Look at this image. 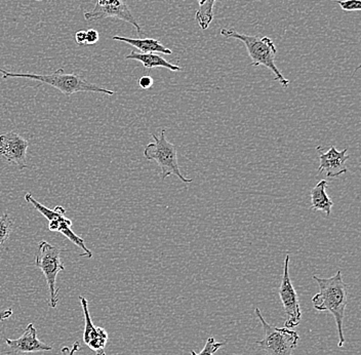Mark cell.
<instances>
[{"mask_svg": "<svg viewBox=\"0 0 361 355\" xmlns=\"http://www.w3.org/2000/svg\"><path fill=\"white\" fill-rule=\"evenodd\" d=\"M198 4H200V6H202L203 4H204L207 0H197Z\"/></svg>", "mask_w": 361, "mask_h": 355, "instance_id": "obj_26", "label": "cell"}, {"mask_svg": "<svg viewBox=\"0 0 361 355\" xmlns=\"http://www.w3.org/2000/svg\"><path fill=\"white\" fill-rule=\"evenodd\" d=\"M337 4L346 11H354L361 10L360 0H338Z\"/></svg>", "mask_w": 361, "mask_h": 355, "instance_id": "obj_20", "label": "cell"}, {"mask_svg": "<svg viewBox=\"0 0 361 355\" xmlns=\"http://www.w3.org/2000/svg\"><path fill=\"white\" fill-rule=\"evenodd\" d=\"M224 346V343H218L216 342V340L213 338V337H209L207 339V343H205L204 347L202 350V352L197 354V352L193 351L192 350L191 355H214L220 349L221 347Z\"/></svg>", "mask_w": 361, "mask_h": 355, "instance_id": "obj_19", "label": "cell"}, {"mask_svg": "<svg viewBox=\"0 0 361 355\" xmlns=\"http://www.w3.org/2000/svg\"><path fill=\"white\" fill-rule=\"evenodd\" d=\"M13 315V311L11 309H4V311H0V322H4V320H8L11 316Z\"/></svg>", "mask_w": 361, "mask_h": 355, "instance_id": "obj_25", "label": "cell"}, {"mask_svg": "<svg viewBox=\"0 0 361 355\" xmlns=\"http://www.w3.org/2000/svg\"><path fill=\"white\" fill-rule=\"evenodd\" d=\"M326 187L327 181L320 180L311 189V209L314 210V211L324 212L327 218H329L331 207H334V201L327 195Z\"/></svg>", "mask_w": 361, "mask_h": 355, "instance_id": "obj_15", "label": "cell"}, {"mask_svg": "<svg viewBox=\"0 0 361 355\" xmlns=\"http://www.w3.org/2000/svg\"><path fill=\"white\" fill-rule=\"evenodd\" d=\"M255 314L265 332L263 340L257 342L259 347L271 355H292L299 342V334L288 327H276L269 325L259 308L255 309Z\"/></svg>", "mask_w": 361, "mask_h": 355, "instance_id": "obj_6", "label": "cell"}, {"mask_svg": "<svg viewBox=\"0 0 361 355\" xmlns=\"http://www.w3.org/2000/svg\"><path fill=\"white\" fill-rule=\"evenodd\" d=\"M216 0H207L196 11L195 19L202 30H207L214 19V6Z\"/></svg>", "mask_w": 361, "mask_h": 355, "instance_id": "obj_17", "label": "cell"}, {"mask_svg": "<svg viewBox=\"0 0 361 355\" xmlns=\"http://www.w3.org/2000/svg\"><path fill=\"white\" fill-rule=\"evenodd\" d=\"M221 35L225 36L226 38H234L243 42L247 47L248 56L252 59V66L262 65L268 68L274 73L275 80L279 81L284 89L288 88L290 81L282 76L281 70L275 64L277 49L271 38L267 36L259 37V36L247 35V34L238 33L235 30H229V29H222Z\"/></svg>", "mask_w": 361, "mask_h": 355, "instance_id": "obj_3", "label": "cell"}, {"mask_svg": "<svg viewBox=\"0 0 361 355\" xmlns=\"http://www.w3.org/2000/svg\"><path fill=\"white\" fill-rule=\"evenodd\" d=\"M35 265L44 273L49 286V305L51 308L55 309L58 306L60 293V288H56V277L61 271L65 270L64 263L61 258V251L47 241H40L35 255Z\"/></svg>", "mask_w": 361, "mask_h": 355, "instance_id": "obj_5", "label": "cell"}, {"mask_svg": "<svg viewBox=\"0 0 361 355\" xmlns=\"http://www.w3.org/2000/svg\"><path fill=\"white\" fill-rule=\"evenodd\" d=\"M152 138L154 143L147 145L144 150V157L149 162H157L161 172V180H166L169 176H176L185 184L193 182V179L185 178L180 173L177 148L166 140V130H162L160 136L152 133Z\"/></svg>", "mask_w": 361, "mask_h": 355, "instance_id": "obj_4", "label": "cell"}, {"mask_svg": "<svg viewBox=\"0 0 361 355\" xmlns=\"http://www.w3.org/2000/svg\"><path fill=\"white\" fill-rule=\"evenodd\" d=\"M348 149L338 151L335 146H331L326 153H320V166L318 173L326 172L327 178H338L347 173L346 162L350 156L347 155Z\"/></svg>", "mask_w": 361, "mask_h": 355, "instance_id": "obj_12", "label": "cell"}, {"mask_svg": "<svg viewBox=\"0 0 361 355\" xmlns=\"http://www.w3.org/2000/svg\"><path fill=\"white\" fill-rule=\"evenodd\" d=\"M28 147V140L19 133L8 132L0 135V157L17 169H24L29 167L27 164Z\"/></svg>", "mask_w": 361, "mask_h": 355, "instance_id": "obj_10", "label": "cell"}, {"mask_svg": "<svg viewBox=\"0 0 361 355\" xmlns=\"http://www.w3.org/2000/svg\"><path fill=\"white\" fill-rule=\"evenodd\" d=\"M290 254L286 255L283 264V273L279 294L281 297L282 306L286 312V320L284 323V327L293 329L300 325L302 320V311L300 306L299 297L297 291L293 288L292 280L290 277Z\"/></svg>", "mask_w": 361, "mask_h": 355, "instance_id": "obj_8", "label": "cell"}, {"mask_svg": "<svg viewBox=\"0 0 361 355\" xmlns=\"http://www.w3.org/2000/svg\"><path fill=\"white\" fill-rule=\"evenodd\" d=\"M319 291L312 298L313 307L317 311H329L335 318L338 336V347L345 345L344 318L348 303V287L343 279L342 271L329 278L313 275Z\"/></svg>", "mask_w": 361, "mask_h": 355, "instance_id": "obj_1", "label": "cell"}, {"mask_svg": "<svg viewBox=\"0 0 361 355\" xmlns=\"http://www.w3.org/2000/svg\"><path fill=\"white\" fill-rule=\"evenodd\" d=\"M6 345L18 354H34V352L51 351L53 347L45 344L37 338V331L33 323H29L25 329L24 333L19 339L11 340L6 339Z\"/></svg>", "mask_w": 361, "mask_h": 355, "instance_id": "obj_13", "label": "cell"}, {"mask_svg": "<svg viewBox=\"0 0 361 355\" xmlns=\"http://www.w3.org/2000/svg\"><path fill=\"white\" fill-rule=\"evenodd\" d=\"M85 35H87L85 36V38H87L85 45L96 44L99 42V38H100L98 31L94 30V29H90V30L85 31Z\"/></svg>", "mask_w": 361, "mask_h": 355, "instance_id": "obj_21", "label": "cell"}, {"mask_svg": "<svg viewBox=\"0 0 361 355\" xmlns=\"http://www.w3.org/2000/svg\"><path fill=\"white\" fill-rule=\"evenodd\" d=\"M35 1H42V0H35Z\"/></svg>", "mask_w": 361, "mask_h": 355, "instance_id": "obj_27", "label": "cell"}, {"mask_svg": "<svg viewBox=\"0 0 361 355\" xmlns=\"http://www.w3.org/2000/svg\"><path fill=\"white\" fill-rule=\"evenodd\" d=\"M106 18H116L130 23L137 33H143L142 27L133 16L126 0H97L94 10L85 13V19L87 22L100 21Z\"/></svg>", "mask_w": 361, "mask_h": 355, "instance_id": "obj_9", "label": "cell"}, {"mask_svg": "<svg viewBox=\"0 0 361 355\" xmlns=\"http://www.w3.org/2000/svg\"><path fill=\"white\" fill-rule=\"evenodd\" d=\"M153 83H154L153 78L149 76H142V78L139 79L140 87L144 90L150 89V88L152 87Z\"/></svg>", "mask_w": 361, "mask_h": 355, "instance_id": "obj_22", "label": "cell"}, {"mask_svg": "<svg viewBox=\"0 0 361 355\" xmlns=\"http://www.w3.org/2000/svg\"><path fill=\"white\" fill-rule=\"evenodd\" d=\"M80 345H79L78 342L74 343L73 346L71 348L70 347H63L62 348V354L63 355H74L76 352L80 350Z\"/></svg>", "mask_w": 361, "mask_h": 355, "instance_id": "obj_23", "label": "cell"}, {"mask_svg": "<svg viewBox=\"0 0 361 355\" xmlns=\"http://www.w3.org/2000/svg\"><path fill=\"white\" fill-rule=\"evenodd\" d=\"M25 200H26L27 203H31L36 211L40 212L42 216L49 220V229L51 231L59 232V234L64 235L69 241H71L72 243L85 252V254H81L80 257L92 258V253L85 246V239H81L79 235H76L72 231V221L65 217L66 210L64 207L58 205L55 209H49V207L42 205V203H38L35 198H33L31 193H27L25 195Z\"/></svg>", "mask_w": 361, "mask_h": 355, "instance_id": "obj_7", "label": "cell"}, {"mask_svg": "<svg viewBox=\"0 0 361 355\" xmlns=\"http://www.w3.org/2000/svg\"><path fill=\"white\" fill-rule=\"evenodd\" d=\"M83 315H85V332H83V342L96 355H106L105 347L107 345L108 333L101 327H94L90 318L89 302L83 296H79Z\"/></svg>", "mask_w": 361, "mask_h": 355, "instance_id": "obj_11", "label": "cell"}, {"mask_svg": "<svg viewBox=\"0 0 361 355\" xmlns=\"http://www.w3.org/2000/svg\"><path fill=\"white\" fill-rule=\"evenodd\" d=\"M126 60L139 61L140 63L143 64V66L147 69H152V68H166L169 71H182V68L177 66V65L171 64L166 59L162 58L161 56L157 55V53H137V52H132L130 55L126 56Z\"/></svg>", "mask_w": 361, "mask_h": 355, "instance_id": "obj_16", "label": "cell"}, {"mask_svg": "<svg viewBox=\"0 0 361 355\" xmlns=\"http://www.w3.org/2000/svg\"><path fill=\"white\" fill-rule=\"evenodd\" d=\"M85 30H80L78 31V32L75 33V40L76 42H78V44L79 45H85V42H87V38H85Z\"/></svg>", "mask_w": 361, "mask_h": 355, "instance_id": "obj_24", "label": "cell"}, {"mask_svg": "<svg viewBox=\"0 0 361 355\" xmlns=\"http://www.w3.org/2000/svg\"><path fill=\"white\" fill-rule=\"evenodd\" d=\"M13 227V222L8 214L0 216V246H4L10 239Z\"/></svg>", "mask_w": 361, "mask_h": 355, "instance_id": "obj_18", "label": "cell"}, {"mask_svg": "<svg viewBox=\"0 0 361 355\" xmlns=\"http://www.w3.org/2000/svg\"><path fill=\"white\" fill-rule=\"evenodd\" d=\"M0 73L2 74V79L8 78H27L31 80L40 81L45 85H51L55 89L60 90L65 96L69 97L71 95L79 92H100V94L113 96L115 92L113 90H106L99 85H92L87 83L82 78L75 73H64L63 68H59L53 74H34V73H13V72L6 71V70L0 69Z\"/></svg>", "mask_w": 361, "mask_h": 355, "instance_id": "obj_2", "label": "cell"}, {"mask_svg": "<svg viewBox=\"0 0 361 355\" xmlns=\"http://www.w3.org/2000/svg\"><path fill=\"white\" fill-rule=\"evenodd\" d=\"M112 40L130 44L132 47H135V49H139L140 53H157L164 54V55H171V54H173V52H171V49L164 47V44H160L158 40H153V38H145V40H141V38H128L116 35L112 36Z\"/></svg>", "mask_w": 361, "mask_h": 355, "instance_id": "obj_14", "label": "cell"}]
</instances>
